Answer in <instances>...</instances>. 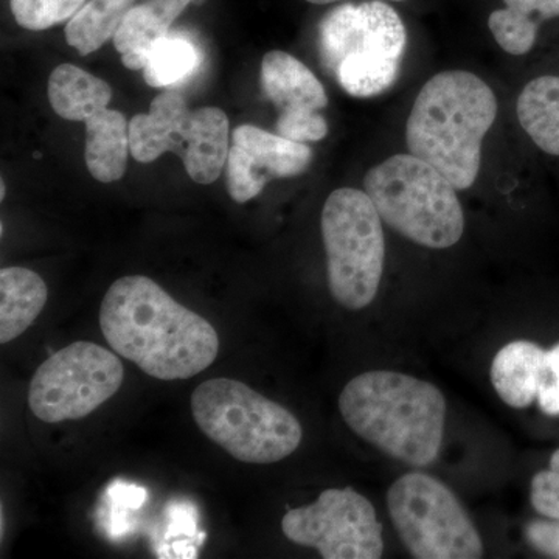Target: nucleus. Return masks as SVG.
<instances>
[{
	"label": "nucleus",
	"mask_w": 559,
	"mask_h": 559,
	"mask_svg": "<svg viewBox=\"0 0 559 559\" xmlns=\"http://www.w3.org/2000/svg\"><path fill=\"white\" fill-rule=\"evenodd\" d=\"M100 326L109 347L154 380H190L212 366L219 352L212 323L145 275L110 285Z\"/></svg>",
	"instance_id": "1"
},
{
	"label": "nucleus",
	"mask_w": 559,
	"mask_h": 559,
	"mask_svg": "<svg viewBox=\"0 0 559 559\" xmlns=\"http://www.w3.org/2000/svg\"><path fill=\"white\" fill-rule=\"evenodd\" d=\"M340 411L356 436L390 457L411 466H428L439 457L447 401L428 381L399 371H367L342 390Z\"/></svg>",
	"instance_id": "2"
},
{
	"label": "nucleus",
	"mask_w": 559,
	"mask_h": 559,
	"mask_svg": "<svg viewBox=\"0 0 559 559\" xmlns=\"http://www.w3.org/2000/svg\"><path fill=\"white\" fill-rule=\"evenodd\" d=\"M498 116L495 92L465 70H447L419 91L406 124L411 154L468 190L479 176L481 143Z\"/></svg>",
	"instance_id": "3"
},
{
	"label": "nucleus",
	"mask_w": 559,
	"mask_h": 559,
	"mask_svg": "<svg viewBox=\"0 0 559 559\" xmlns=\"http://www.w3.org/2000/svg\"><path fill=\"white\" fill-rule=\"evenodd\" d=\"M323 68L356 98L377 97L399 79L406 25L382 0L344 3L319 24Z\"/></svg>",
	"instance_id": "4"
},
{
	"label": "nucleus",
	"mask_w": 559,
	"mask_h": 559,
	"mask_svg": "<svg viewBox=\"0 0 559 559\" xmlns=\"http://www.w3.org/2000/svg\"><path fill=\"white\" fill-rule=\"evenodd\" d=\"M191 414L205 437L242 463L282 462L304 439L296 415L230 378L201 382L191 393Z\"/></svg>",
	"instance_id": "5"
},
{
	"label": "nucleus",
	"mask_w": 559,
	"mask_h": 559,
	"mask_svg": "<svg viewBox=\"0 0 559 559\" xmlns=\"http://www.w3.org/2000/svg\"><path fill=\"white\" fill-rule=\"evenodd\" d=\"M364 190L381 219L407 240L430 249L457 245L465 215L447 176L414 154H395L367 173Z\"/></svg>",
	"instance_id": "6"
},
{
	"label": "nucleus",
	"mask_w": 559,
	"mask_h": 559,
	"mask_svg": "<svg viewBox=\"0 0 559 559\" xmlns=\"http://www.w3.org/2000/svg\"><path fill=\"white\" fill-rule=\"evenodd\" d=\"M320 227L331 296L347 310H364L377 297L384 271L380 213L366 191L337 189L323 205Z\"/></svg>",
	"instance_id": "7"
},
{
	"label": "nucleus",
	"mask_w": 559,
	"mask_h": 559,
	"mask_svg": "<svg viewBox=\"0 0 559 559\" xmlns=\"http://www.w3.org/2000/svg\"><path fill=\"white\" fill-rule=\"evenodd\" d=\"M131 156L140 164L159 159L162 154H178L194 182H215L227 164L230 127L219 108L191 110L178 91H165L154 98L148 114L130 121Z\"/></svg>",
	"instance_id": "8"
},
{
	"label": "nucleus",
	"mask_w": 559,
	"mask_h": 559,
	"mask_svg": "<svg viewBox=\"0 0 559 559\" xmlns=\"http://www.w3.org/2000/svg\"><path fill=\"white\" fill-rule=\"evenodd\" d=\"M390 518L401 540L419 559H477L479 532L447 485L423 473L400 477L388 492Z\"/></svg>",
	"instance_id": "9"
},
{
	"label": "nucleus",
	"mask_w": 559,
	"mask_h": 559,
	"mask_svg": "<svg viewBox=\"0 0 559 559\" xmlns=\"http://www.w3.org/2000/svg\"><path fill=\"white\" fill-rule=\"evenodd\" d=\"M123 378L117 353L94 342H73L35 371L28 406L36 418L50 425L86 418L119 392Z\"/></svg>",
	"instance_id": "10"
},
{
	"label": "nucleus",
	"mask_w": 559,
	"mask_h": 559,
	"mask_svg": "<svg viewBox=\"0 0 559 559\" xmlns=\"http://www.w3.org/2000/svg\"><path fill=\"white\" fill-rule=\"evenodd\" d=\"M282 530L290 543L325 559H378L384 551L377 511L353 488L325 489L311 506L289 510Z\"/></svg>",
	"instance_id": "11"
},
{
	"label": "nucleus",
	"mask_w": 559,
	"mask_h": 559,
	"mask_svg": "<svg viewBox=\"0 0 559 559\" xmlns=\"http://www.w3.org/2000/svg\"><path fill=\"white\" fill-rule=\"evenodd\" d=\"M264 94L278 110L275 130L294 142H319L329 134V123L319 110L329 106L325 87L304 62L286 51L264 55L261 64Z\"/></svg>",
	"instance_id": "12"
},
{
	"label": "nucleus",
	"mask_w": 559,
	"mask_h": 559,
	"mask_svg": "<svg viewBox=\"0 0 559 559\" xmlns=\"http://www.w3.org/2000/svg\"><path fill=\"white\" fill-rule=\"evenodd\" d=\"M312 151L307 143L241 124L231 132L227 156V190L231 200L245 204L259 197L274 179L296 178L310 168Z\"/></svg>",
	"instance_id": "13"
},
{
	"label": "nucleus",
	"mask_w": 559,
	"mask_h": 559,
	"mask_svg": "<svg viewBox=\"0 0 559 559\" xmlns=\"http://www.w3.org/2000/svg\"><path fill=\"white\" fill-rule=\"evenodd\" d=\"M193 0H148L135 5L121 21L114 35V46L124 68L143 70L151 50L167 38L173 22Z\"/></svg>",
	"instance_id": "14"
},
{
	"label": "nucleus",
	"mask_w": 559,
	"mask_h": 559,
	"mask_svg": "<svg viewBox=\"0 0 559 559\" xmlns=\"http://www.w3.org/2000/svg\"><path fill=\"white\" fill-rule=\"evenodd\" d=\"M546 353L528 341H513L499 349L491 364V382L503 403L525 409L538 400Z\"/></svg>",
	"instance_id": "15"
},
{
	"label": "nucleus",
	"mask_w": 559,
	"mask_h": 559,
	"mask_svg": "<svg viewBox=\"0 0 559 559\" xmlns=\"http://www.w3.org/2000/svg\"><path fill=\"white\" fill-rule=\"evenodd\" d=\"M84 159L92 178L109 183L120 180L130 156V121L119 110L103 108L84 120Z\"/></svg>",
	"instance_id": "16"
},
{
	"label": "nucleus",
	"mask_w": 559,
	"mask_h": 559,
	"mask_svg": "<svg viewBox=\"0 0 559 559\" xmlns=\"http://www.w3.org/2000/svg\"><path fill=\"white\" fill-rule=\"evenodd\" d=\"M49 290L36 272L25 267L0 271V342L17 340L31 329L47 304Z\"/></svg>",
	"instance_id": "17"
},
{
	"label": "nucleus",
	"mask_w": 559,
	"mask_h": 559,
	"mask_svg": "<svg viewBox=\"0 0 559 559\" xmlns=\"http://www.w3.org/2000/svg\"><path fill=\"white\" fill-rule=\"evenodd\" d=\"M47 95L57 116L69 121H84L92 114L108 108L112 90L106 81L73 64H61L51 72Z\"/></svg>",
	"instance_id": "18"
},
{
	"label": "nucleus",
	"mask_w": 559,
	"mask_h": 559,
	"mask_svg": "<svg viewBox=\"0 0 559 559\" xmlns=\"http://www.w3.org/2000/svg\"><path fill=\"white\" fill-rule=\"evenodd\" d=\"M506 9L489 14L488 27L500 49L525 55L533 49L543 22L559 17V0H503Z\"/></svg>",
	"instance_id": "19"
},
{
	"label": "nucleus",
	"mask_w": 559,
	"mask_h": 559,
	"mask_svg": "<svg viewBox=\"0 0 559 559\" xmlns=\"http://www.w3.org/2000/svg\"><path fill=\"white\" fill-rule=\"evenodd\" d=\"M518 119L539 150L559 156V76L530 81L518 98Z\"/></svg>",
	"instance_id": "20"
},
{
	"label": "nucleus",
	"mask_w": 559,
	"mask_h": 559,
	"mask_svg": "<svg viewBox=\"0 0 559 559\" xmlns=\"http://www.w3.org/2000/svg\"><path fill=\"white\" fill-rule=\"evenodd\" d=\"M138 0H90L66 25V40L83 57L114 39L121 21Z\"/></svg>",
	"instance_id": "21"
},
{
	"label": "nucleus",
	"mask_w": 559,
	"mask_h": 559,
	"mask_svg": "<svg viewBox=\"0 0 559 559\" xmlns=\"http://www.w3.org/2000/svg\"><path fill=\"white\" fill-rule=\"evenodd\" d=\"M198 61L200 57L193 44L167 36L151 50L143 68V79L151 87H167L189 76L197 69Z\"/></svg>",
	"instance_id": "22"
},
{
	"label": "nucleus",
	"mask_w": 559,
	"mask_h": 559,
	"mask_svg": "<svg viewBox=\"0 0 559 559\" xmlns=\"http://www.w3.org/2000/svg\"><path fill=\"white\" fill-rule=\"evenodd\" d=\"M86 0H10L11 13L22 28L40 32L72 20Z\"/></svg>",
	"instance_id": "23"
},
{
	"label": "nucleus",
	"mask_w": 559,
	"mask_h": 559,
	"mask_svg": "<svg viewBox=\"0 0 559 559\" xmlns=\"http://www.w3.org/2000/svg\"><path fill=\"white\" fill-rule=\"evenodd\" d=\"M530 499L539 514L559 521V450L551 455L549 469L533 477Z\"/></svg>",
	"instance_id": "24"
},
{
	"label": "nucleus",
	"mask_w": 559,
	"mask_h": 559,
	"mask_svg": "<svg viewBox=\"0 0 559 559\" xmlns=\"http://www.w3.org/2000/svg\"><path fill=\"white\" fill-rule=\"evenodd\" d=\"M538 403L544 414L559 417V344L546 353Z\"/></svg>",
	"instance_id": "25"
},
{
	"label": "nucleus",
	"mask_w": 559,
	"mask_h": 559,
	"mask_svg": "<svg viewBox=\"0 0 559 559\" xmlns=\"http://www.w3.org/2000/svg\"><path fill=\"white\" fill-rule=\"evenodd\" d=\"M525 536L533 549L559 558V521H533L525 528Z\"/></svg>",
	"instance_id": "26"
},
{
	"label": "nucleus",
	"mask_w": 559,
	"mask_h": 559,
	"mask_svg": "<svg viewBox=\"0 0 559 559\" xmlns=\"http://www.w3.org/2000/svg\"><path fill=\"white\" fill-rule=\"evenodd\" d=\"M307 2L316 3V5H326V3L342 2V0H307ZM390 2H404V0H390Z\"/></svg>",
	"instance_id": "27"
},
{
	"label": "nucleus",
	"mask_w": 559,
	"mask_h": 559,
	"mask_svg": "<svg viewBox=\"0 0 559 559\" xmlns=\"http://www.w3.org/2000/svg\"><path fill=\"white\" fill-rule=\"evenodd\" d=\"M3 198H5V183H3L2 180V186H0V200L3 201Z\"/></svg>",
	"instance_id": "28"
}]
</instances>
